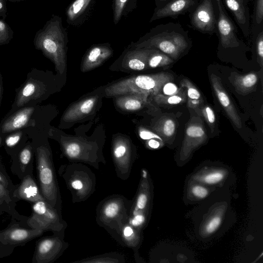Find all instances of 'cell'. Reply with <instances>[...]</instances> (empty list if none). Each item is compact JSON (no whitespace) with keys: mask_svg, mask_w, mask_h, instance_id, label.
Listing matches in <instances>:
<instances>
[{"mask_svg":"<svg viewBox=\"0 0 263 263\" xmlns=\"http://www.w3.org/2000/svg\"><path fill=\"white\" fill-rule=\"evenodd\" d=\"M191 22L197 30L203 33H214L217 20L212 0H202L193 12Z\"/></svg>","mask_w":263,"mask_h":263,"instance_id":"9a60e30c","label":"cell"},{"mask_svg":"<svg viewBox=\"0 0 263 263\" xmlns=\"http://www.w3.org/2000/svg\"><path fill=\"white\" fill-rule=\"evenodd\" d=\"M256 21L260 24L263 18V0H257L256 3Z\"/></svg>","mask_w":263,"mask_h":263,"instance_id":"f6af8a7d","label":"cell"},{"mask_svg":"<svg viewBox=\"0 0 263 263\" xmlns=\"http://www.w3.org/2000/svg\"><path fill=\"white\" fill-rule=\"evenodd\" d=\"M137 7V0H112L113 22L115 25L127 16Z\"/></svg>","mask_w":263,"mask_h":263,"instance_id":"1f68e13d","label":"cell"},{"mask_svg":"<svg viewBox=\"0 0 263 263\" xmlns=\"http://www.w3.org/2000/svg\"><path fill=\"white\" fill-rule=\"evenodd\" d=\"M124 256L117 252H111L88 257L72 261L73 263H124Z\"/></svg>","mask_w":263,"mask_h":263,"instance_id":"e575fe53","label":"cell"},{"mask_svg":"<svg viewBox=\"0 0 263 263\" xmlns=\"http://www.w3.org/2000/svg\"><path fill=\"white\" fill-rule=\"evenodd\" d=\"M152 128L163 140L168 141L175 134L176 125L172 118L163 117L157 121Z\"/></svg>","mask_w":263,"mask_h":263,"instance_id":"d6a6232c","label":"cell"},{"mask_svg":"<svg viewBox=\"0 0 263 263\" xmlns=\"http://www.w3.org/2000/svg\"><path fill=\"white\" fill-rule=\"evenodd\" d=\"M9 199L8 191L6 187L0 184V204H2L4 200L8 202Z\"/></svg>","mask_w":263,"mask_h":263,"instance_id":"7dc6e473","label":"cell"},{"mask_svg":"<svg viewBox=\"0 0 263 263\" xmlns=\"http://www.w3.org/2000/svg\"><path fill=\"white\" fill-rule=\"evenodd\" d=\"M59 142L63 155L70 162H81L99 169L105 164L103 154L104 138L62 135Z\"/></svg>","mask_w":263,"mask_h":263,"instance_id":"3957f363","label":"cell"},{"mask_svg":"<svg viewBox=\"0 0 263 263\" xmlns=\"http://www.w3.org/2000/svg\"><path fill=\"white\" fill-rule=\"evenodd\" d=\"M43 233L38 229L30 230L13 226L0 233V240L4 244H21L40 236Z\"/></svg>","mask_w":263,"mask_h":263,"instance_id":"603a6c76","label":"cell"},{"mask_svg":"<svg viewBox=\"0 0 263 263\" xmlns=\"http://www.w3.org/2000/svg\"><path fill=\"white\" fill-rule=\"evenodd\" d=\"M256 49L258 62L261 67L263 63V33L262 31L259 34L256 42Z\"/></svg>","mask_w":263,"mask_h":263,"instance_id":"b9f144b4","label":"cell"},{"mask_svg":"<svg viewBox=\"0 0 263 263\" xmlns=\"http://www.w3.org/2000/svg\"><path fill=\"white\" fill-rule=\"evenodd\" d=\"M68 33L61 16L52 14L44 26L36 31L33 39L35 48L50 60L57 73H66Z\"/></svg>","mask_w":263,"mask_h":263,"instance_id":"6da1fadb","label":"cell"},{"mask_svg":"<svg viewBox=\"0 0 263 263\" xmlns=\"http://www.w3.org/2000/svg\"><path fill=\"white\" fill-rule=\"evenodd\" d=\"M229 10L233 14L244 35H249V15L243 0H223Z\"/></svg>","mask_w":263,"mask_h":263,"instance_id":"f1b7e54d","label":"cell"},{"mask_svg":"<svg viewBox=\"0 0 263 263\" xmlns=\"http://www.w3.org/2000/svg\"><path fill=\"white\" fill-rule=\"evenodd\" d=\"M34 110V107H27L17 111L3 123L2 133H10L27 126Z\"/></svg>","mask_w":263,"mask_h":263,"instance_id":"4316f807","label":"cell"},{"mask_svg":"<svg viewBox=\"0 0 263 263\" xmlns=\"http://www.w3.org/2000/svg\"><path fill=\"white\" fill-rule=\"evenodd\" d=\"M59 174L70 192L73 203L86 201L96 190V175L84 163L63 164L59 168Z\"/></svg>","mask_w":263,"mask_h":263,"instance_id":"5b68a950","label":"cell"},{"mask_svg":"<svg viewBox=\"0 0 263 263\" xmlns=\"http://www.w3.org/2000/svg\"><path fill=\"white\" fill-rule=\"evenodd\" d=\"M154 101L158 104L177 105L185 102L186 93L182 87L176 93L171 95H164L161 92L153 97Z\"/></svg>","mask_w":263,"mask_h":263,"instance_id":"d590c367","label":"cell"},{"mask_svg":"<svg viewBox=\"0 0 263 263\" xmlns=\"http://www.w3.org/2000/svg\"><path fill=\"white\" fill-rule=\"evenodd\" d=\"M138 134L140 137L143 140H147L154 138L163 142L162 138L158 134L142 126L138 128Z\"/></svg>","mask_w":263,"mask_h":263,"instance_id":"ab89813d","label":"cell"},{"mask_svg":"<svg viewBox=\"0 0 263 263\" xmlns=\"http://www.w3.org/2000/svg\"><path fill=\"white\" fill-rule=\"evenodd\" d=\"M187 33L178 24L169 23L152 28L137 42L129 45L136 48L160 50L173 60H177L189 47Z\"/></svg>","mask_w":263,"mask_h":263,"instance_id":"7a4b0ae2","label":"cell"},{"mask_svg":"<svg viewBox=\"0 0 263 263\" xmlns=\"http://www.w3.org/2000/svg\"><path fill=\"white\" fill-rule=\"evenodd\" d=\"M167 1H168V0H156V4L157 6H158L161 3L166 2Z\"/></svg>","mask_w":263,"mask_h":263,"instance_id":"816d5d0a","label":"cell"},{"mask_svg":"<svg viewBox=\"0 0 263 263\" xmlns=\"http://www.w3.org/2000/svg\"><path fill=\"white\" fill-rule=\"evenodd\" d=\"M230 174V170L226 166H204L197 169L189 180L216 188L223 185Z\"/></svg>","mask_w":263,"mask_h":263,"instance_id":"2e32d148","label":"cell"},{"mask_svg":"<svg viewBox=\"0 0 263 263\" xmlns=\"http://www.w3.org/2000/svg\"><path fill=\"white\" fill-rule=\"evenodd\" d=\"M215 189L189 180L186 190V197L190 201H201L207 198Z\"/></svg>","mask_w":263,"mask_h":263,"instance_id":"4dcf8cb0","label":"cell"},{"mask_svg":"<svg viewBox=\"0 0 263 263\" xmlns=\"http://www.w3.org/2000/svg\"><path fill=\"white\" fill-rule=\"evenodd\" d=\"M27 224L32 229L43 232L51 231L54 235L62 237H64V232L68 226L63 219L61 213L45 200L34 202L32 215L28 219Z\"/></svg>","mask_w":263,"mask_h":263,"instance_id":"ba28073f","label":"cell"},{"mask_svg":"<svg viewBox=\"0 0 263 263\" xmlns=\"http://www.w3.org/2000/svg\"><path fill=\"white\" fill-rule=\"evenodd\" d=\"M2 81L0 78V103L1 101L2 98Z\"/></svg>","mask_w":263,"mask_h":263,"instance_id":"f907efd6","label":"cell"},{"mask_svg":"<svg viewBox=\"0 0 263 263\" xmlns=\"http://www.w3.org/2000/svg\"><path fill=\"white\" fill-rule=\"evenodd\" d=\"M31 158V151L30 146L24 148L20 153L19 159L22 166V170L24 171L26 166L29 163Z\"/></svg>","mask_w":263,"mask_h":263,"instance_id":"60d3db41","label":"cell"},{"mask_svg":"<svg viewBox=\"0 0 263 263\" xmlns=\"http://www.w3.org/2000/svg\"><path fill=\"white\" fill-rule=\"evenodd\" d=\"M0 184L7 188L8 182L6 178L0 173Z\"/></svg>","mask_w":263,"mask_h":263,"instance_id":"681fc988","label":"cell"},{"mask_svg":"<svg viewBox=\"0 0 263 263\" xmlns=\"http://www.w3.org/2000/svg\"><path fill=\"white\" fill-rule=\"evenodd\" d=\"M173 59L159 50L154 49L147 60V69L167 66L173 63Z\"/></svg>","mask_w":263,"mask_h":263,"instance_id":"8d00e7d4","label":"cell"},{"mask_svg":"<svg viewBox=\"0 0 263 263\" xmlns=\"http://www.w3.org/2000/svg\"><path fill=\"white\" fill-rule=\"evenodd\" d=\"M149 96L145 94L128 93L114 97L117 108L125 112L135 113L149 104Z\"/></svg>","mask_w":263,"mask_h":263,"instance_id":"cb8c5ba5","label":"cell"},{"mask_svg":"<svg viewBox=\"0 0 263 263\" xmlns=\"http://www.w3.org/2000/svg\"><path fill=\"white\" fill-rule=\"evenodd\" d=\"M46 86L42 82L30 79L20 90L16 101L17 107H21L31 100L42 96L46 91Z\"/></svg>","mask_w":263,"mask_h":263,"instance_id":"484cf974","label":"cell"},{"mask_svg":"<svg viewBox=\"0 0 263 263\" xmlns=\"http://www.w3.org/2000/svg\"><path fill=\"white\" fill-rule=\"evenodd\" d=\"M14 195L20 199L32 202L45 200L34 180L30 175L26 176L23 179Z\"/></svg>","mask_w":263,"mask_h":263,"instance_id":"f546056e","label":"cell"},{"mask_svg":"<svg viewBox=\"0 0 263 263\" xmlns=\"http://www.w3.org/2000/svg\"><path fill=\"white\" fill-rule=\"evenodd\" d=\"M230 81L234 86L237 92L246 96L254 91L257 87L258 76L255 72L239 74L235 72L231 73Z\"/></svg>","mask_w":263,"mask_h":263,"instance_id":"83f0119b","label":"cell"},{"mask_svg":"<svg viewBox=\"0 0 263 263\" xmlns=\"http://www.w3.org/2000/svg\"><path fill=\"white\" fill-rule=\"evenodd\" d=\"M197 117L192 118L184 132V137L179 152V160L186 162L193 153L204 144L208 136L203 123Z\"/></svg>","mask_w":263,"mask_h":263,"instance_id":"4fadbf2b","label":"cell"},{"mask_svg":"<svg viewBox=\"0 0 263 263\" xmlns=\"http://www.w3.org/2000/svg\"><path fill=\"white\" fill-rule=\"evenodd\" d=\"M210 81L215 94L227 116L237 128H241L242 123L240 116L223 87L220 78L215 74L212 73L210 75Z\"/></svg>","mask_w":263,"mask_h":263,"instance_id":"44dd1931","label":"cell"},{"mask_svg":"<svg viewBox=\"0 0 263 263\" xmlns=\"http://www.w3.org/2000/svg\"><path fill=\"white\" fill-rule=\"evenodd\" d=\"M153 184L148 171L141 170L140 179L130 209L129 219L149 221L152 209Z\"/></svg>","mask_w":263,"mask_h":263,"instance_id":"30bf717a","label":"cell"},{"mask_svg":"<svg viewBox=\"0 0 263 263\" xmlns=\"http://www.w3.org/2000/svg\"><path fill=\"white\" fill-rule=\"evenodd\" d=\"M173 79V76L168 72L134 75L108 84L104 88V95L108 98L128 93L145 94L154 97L161 92L165 83Z\"/></svg>","mask_w":263,"mask_h":263,"instance_id":"277c9868","label":"cell"},{"mask_svg":"<svg viewBox=\"0 0 263 263\" xmlns=\"http://www.w3.org/2000/svg\"><path fill=\"white\" fill-rule=\"evenodd\" d=\"M142 232L143 231L132 226L127 221L114 232L119 238L120 243L134 251L135 259H141L138 251L142 243Z\"/></svg>","mask_w":263,"mask_h":263,"instance_id":"7402d4cb","label":"cell"},{"mask_svg":"<svg viewBox=\"0 0 263 263\" xmlns=\"http://www.w3.org/2000/svg\"><path fill=\"white\" fill-rule=\"evenodd\" d=\"M22 135L21 132L15 133L7 137L5 140L6 144L8 147H13L20 140Z\"/></svg>","mask_w":263,"mask_h":263,"instance_id":"7bdbcfd3","label":"cell"},{"mask_svg":"<svg viewBox=\"0 0 263 263\" xmlns=\"http://www.w3.org/2000/svg\"><path fill=\"white\" fill-rule=\"evenodd\" d=\"M100 94L101 92L85 96L73 103L63 113L61 123L68 126L92 116L101 101L102 96Z\"/></svg>","mask_w":263,"mask_h":263,"instance_id":"7c38bea8","label":"cell"},{"mask_svg":"<svg viewBox=\"0 0 263 263\" xmlns=\"http://www.w3.org/2000/svg\"><path fill=\"white\" fill-rule=\"evenodd\" d=\"M180 85L186 91L187 106L195 110L199 109L203 100L198 89L187 79H182Z\"/></svg>","mask_w":263,"mask_h":263,"instance_id":"836d02e7","label":"cell"},{"mask_svg":"<svg viewBox=\"0 0 263 263\" xmlns=\"http://www.w3.org/2000/svg\"><path fill=\"white\" fill-rule=\"evenodd\" d=\"M178 87L171 82L165 83L163 86L162 90L164 95H171L177 93L179 90Z\"/></svg>","mask_w":263,"mask_h":263,"instance_id":"ee69618b","label":"cell"},{"mask_svg":"<svg viewBox=\"0 0 263 263\" xmlns=\"http://www.w3.org/2000/svg\"><path fill=\"white\" fill-rule=\"evenodd\" d=\"M26 1V0H6V1H8L10 2H22V1Z\"/></svg>","mask_w":263,"mask_h":263,"instance_id":"f5cc1de1","label":"cell"},{"mask_svg":"<svg viewBox=\"0 0 263 263\" xmlns=\"http://www.w3.org/2000/svg\"><path fill=\"white\" fill-rule=\"evenodd\" d=\"M36 163L41 194L45 201L61 213V197L50 149L42 145L36 149Z\"/></svg>","mask_w":263,"mask_h":263,"instance_id":"52a82bcc","label":"cell"},{"mask_svg":"<svg viewBox=\"0 0 263 263\" xmlns=\"http://www.w3.org/2000/svg\"><path fill=\"white\" fill-rule=\"evenodd\" d=\"M97 0H74L66 9V22L80 27L91 16Z\"/></svg>","mask_w":263,"mask_h":263,"instance_id":"d6986e66","label":"cell"},{"mask_svg":"<svg viewBox=\"0 0 263 263\" xmlns=\"http://www.w3.org/2000/svg\"><path fill=\"white\" fill-rule=\"evenodd\" d=\"M64 237L55 235L40 239L36 244L33 262L51 263L59 258L68 248Z\"/></svg>","mask_w":263,"mask_h":263,"instance_id":"5bb4252c","label":"cell"},{"mask_svg":"<svg viewBox=\"0 0 263 263\" xmlns=\"http://www.w3.org/2000/svg\"><path fill=\"white\" fill-rule=\"evenodd\" d=\"M227 210L226 203L215 205L202 220L199 228V234L202 238L213 236L221 227Z\"/></svg>","mask_w":263,"mask_h":263,"instance_id":"ffe728a7","label":"cell"},{"mask_svg":"<svg viewBox=\"0 0 263 263\" xmlns=\"http://www.w3.org/2000/svg\"><path fill=\"white\" fill-rule=\"evenodd\" d=\"M6 0H0V18L5 19L7 16V8Z\"/></svg>","mask_w":263,"mask_h":263,"instance_id":"c3c4849f","label":"cell"},{"mask_svg":"<svg viewBox=\"0 0 263 263\" xmlns=\"http://www.w3.org/2000/svg\"><path fill=\"white\" fill-rule=\"evenodd\" d=\"M14 32L4 19L0 18V45L8 44L13 39Z\"/></svg>","mask_w":263,"mask_h":263,"instance_id":"74e56055","label":"cell"},{"mask_svg":"<svg viewBox=\"0 0 263 263\" xmlns=\"http://www.w3.org/2000/svg\"><path fill=\"white\" fill-rule=\"evenodd\" d=\"M111 152L117 176L122 180H127L138 158L136 146L128 136L118 134L112 137Z\"/></svg>","mask_w":263,"mask_h":263,"instance_id":"9c48e42d","label":"cell"},{"mask_svg":"<svg viewBox=\"0 0 263 263\" xmlns=\"http://www.w3.org/2000/svg\"><path fill=\"white\" fill-rule=\"evenodd\" d=\"M133 202L119 194L106 197L96 208L97 223L108 232L117 231L128 221Z\"/></svg>","mask_w":263,"mask_h":263,"instance_id":"8992f818","label":"cell"},{"mask_svg":"<svg viewBox=\"0 0 263 263\" xmlns=\"http://www.w3.org/2000/svg\"><path fill=\"white\" fill-rule=\"evenodd\" d=\"M201 114L213 133L216 124V117L213 109L209 105L201 107Z\"/></svg>","mask_w":263,"mask_h":263,"instance_id":"f35d334b","label":"cell"},{"mask_svg":"<svg viewBox=\"0 0 263 263\" xmlns=\"http://www.w3.org/2000/svg\"><path fill=\"white\" fill-rule=\"evenodd\" d=\"M1 143H2V139H1V137H0V145H1Z\"/></svg>","mask_w":263,"mask_h":263,"instance_id":"db71d44e","label":"cell"},{"mask_svg":"<svg viewBox=\"0 0 263 263\" xmlns=\"http://www.w3.org/2000/svg\"><path fill=\"white\" fill-rule=\"evenodd\" d=\"M161 143H163V141L153 138L147 140L146 145L149 148L156 149L160 147Z\"/></svg>","mask_w":263,"mask_h":263,"instance_id":"bcb514c9","label":"cell"},{"mask_svg":"<svg viewBox=\"0 0 263 263\" xmlns=\"http://www.w3.org/2000/svg\"><path fill=\"white\" fill-rule=\"evenodd\" d=\"M114 54V49L108 43L92 45L82 58L81 71L86 72L99 67Z\"/></svg>","mask_w":263,"mask_h":263,"instance_id":"ac0fdd59","label":"cell"},{"mask_svg":"<svg viewBox=\"0 0 263 263\" xmlns=\"http://www.w3.org/2000/svg\"><path fill=\"white\" fill-rule=\"evenodd\" d=\"M195 2L196 0H170L165 5L155 9L149 22L185 13L195 4Z\"/></svg>","mask_w":263,"mask_h":263,"instance_id":"d4e9b609","label":"cell"},{"mask_svg":"<svg viewBox=\"0 0 263 263\" xmlns=\"http://www.w3.org/2000/svg\"><path fill=\"white\" fill-rule=\"evenodd\" d=\"M218 11L217 27L220 36V42L224 48H234L239 45L237 36V30L231 18L226 13L221 0H216Z\"/></svg>","mask_w":263,"mask_h":263,"instance_id":"e0dca14e","label":"cell"},{"mask_svg":"<svg viewBox=\"0 0 263 263\" xmlns=\"http://www.w3.org/2000/svg\"><path fill=\"white\" fill-rule=\"evenodd\" d=\"M153 48H136L129 45L111 65L112 70L133 72L147 69V60Z\"/></svg>","mask_w":263,"mask_h":263,"instance_id":"8fae6325","label":"cell"}]
</instances>
